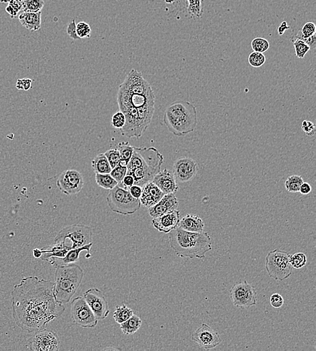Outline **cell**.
<instances>
[{"label": "cell", "mask_w": 316, "mask_h": 351, "mask_svg": "<svg viewBox=\"0 0 316 351\" xmlns=\"http://www.w3.org/2000/svg\"><path fill=\"white\" fill-rule=\"evenodd\" d=\"M54 282L37 276L23 278L11 292L12 316L23 331L29 333L47 328L65 311L55 299Z\"/></svg>", "instance_id": "obj_1"}, {"label": "cell", "mask_w": 316, "mask_h": 351, "mask_svg": "<svg viewBox=\"0 0 316 351\" xmlns=\"http://www.w3.org/2000/svg\"><path fill=\"white\" fill-rule=\"evenodd\" d=\"M163 155L157 149L134 147L133 155L127 165V174L133 176L134 184L143 187L152 182L161 170Z\"/></svg>", "instance_id": "obj_2"}, {"label": "cell", "mask_w": 316, "mask_h": 351, "mask_svg": "<svg viewBox=\"0 0 316 351\" xmlns=\"http://www.w3.org/2000/svg\"><path fill=\"white\" fill-rule=\"evenodd\" d=\"M168 242L178 257L204 259L212 250L208 233H192L177 227L168 233Z\"/></svg>", "instance_id": "obj_3"}, {"label": "cell", "mask_w": 316, "mask_h": 351, "mask_svg": "<svg viewBox=\"0 0 316 351\" xmlns=\"http://www.w3.org/2000/svg\"><path fill=\"white\" fill-rule=\"evenodd\" d=\"M163 122L177 137L193 133L198 125V114L193 104L183 100L173 102L164 113Z\"/></svg>", "instance_id": "obj_4"}, {"label": "cell", "mask_w": 316, "mask_h": 351, "mask_svg": "<svg viewBox=\"0 0 316 351\" xmlns=\"http://www.w3.org/2000/svg\"><path fill=\"white\" fill-rule=\"evenodd\" d=\"M53 293L59 303H69L80 287L84 278V271L75 263L55 267Z\"/></svg>", "instance_id": "obj_5"}, {"label": "cell", "mask_w": 316, "mask_h": 351, "mask_svg": "<svg viewBox=\"0 0 316 351\" xmlns=\"http://www.w3.org/2000/svg\"><path fill=\"white\" fill-rule=\"evenodd\" d=\"M93 230L84 224L68 225L61 229L55 238L54 242L61 244L69 252L93 242Z\"/></svg>", "instance_id": "obj_6"}, {"label": "cell", "mask_w": 316, "mask_h": 351, "mask_svg": "<svg viewBox=\"0 0 316 351\" xmlns=\"http://www.w3.org/2000/svg\"><path fill=\"white\" fill-rule=\"evenodd\" d=\"M107 202L113 212L122 216L133 215L141 207L140 199L132 197L129 191L119 185L110 190Z\"/></svg>", "instance_id": "obj_7"}, {"label": "cell", "mask_w": 316, "mask_h": 351, "mask_svg": "<svg viewBox=\"0 0 316 351\" xmlns=\"http://www.w3.org/2000/svg\"><path fill=\"white\" fill-rule=\"evenodd\" d=\"M266 270L269 277L277 281L288 279L291 276L292 267L290 255L285 251H271L266 257Z\"/></svg>", "instance_id": "obj_8"}, {"label": "cell", "mask_w": 316, "mask_h": 351, "mask_svg": "<svg viewBox=\"0 0 316 351\" xmlns=\"http://www.w3.org/2000/svg\"><path fill=\"white\" fill-rule=\"evenodd\" d=\"M71 318L76 325L83 328H94L99 321L83 297H76L72 301Z\"/></svg>", "instance_id": "obj_9"}, {"label": "cell", "mask_w": 316, "mask_h": 351, "mask_svg": "<svg viewBox=\"0 0 316 351\" xmlns=\"http://www.w3.org/2000/svg\"><path fill=\"white\" fill-rule=\"evenodd\" d=\"M229 294L233 303L237 307L248 308L257 304V291L247 281L234 284L229 291Z\"/></svg>", "instance_id": "obj_10"}, {"label": "cell", "mask_w": 316, "mask_h": 351, "mask_svg": "<svg viewBox=\"0 0 316 351\" xmlns=\"http://www.w3.org/2000/svg\"><path fill=\"white\" fill-rule=\"evenodd\" d=\"M28 340V348L33 351H57L60 346V340L57 334L50 329H44L35 332Z\"/></svg>", "instance_id": "obj_11"}, {"label": "cell", "mask_w": 316, "mask_h": 351, "mask_svg": "<svg viewBox=\"0 0 316 351\" xmlns=\"http://www.w3.org/2000/svg\"><path fill=\"white\" fill-rule=\"evenodd\" d=\"M84 178L80 172L67 170L59 174L57 187L66 195L78 194L84 187Z\"/></svg>", "instance_id": "obj_12"}, {"label": "cell", "mask_w": 316, "mask_h": 351, "mask_svg": "<svg viewBox=\"0 0 316 351\" xmlns=\"http://www.w3.org/2000/svg\"><path fill=\"white\" fill-rule=\"evenodd\" d=\"M83 297L98 320H103L108 316L110 307L101 291L96 288H90L84 293Z\"/></svg>", "instance_id": "obj_13"}, {"label": "cell", "mask_w": 316, "mask_h": 351, "mask_svg": "<svg viewBox=\"0 0 316 351\" xmlns=\"http://www.w3.org/2000/svg\"><path fill=\"white\" fill-rule=\"evenodd\" d=\"M198 171L197 162L189 157L177 159L173 166V173L177 181L187 182L193 180Z\"/></svg>", "instance_id": "obj_14"}, {"label": "cell", "mask_w": 316, "mask_h": 351, "mask_svg": "<svg viewBox=\"0 0 316 351\" xmlns=\"http://www.w3.org/2000/svg\"><path fill=\"white\" fill-rule=\"evenodd\" d=\"M192 339L206 350L216 348L222 342L219 333L206 323H202L201 326L194 332Z\"/></svg>", "instance_id": "obj_15"}, {"label": "cell", "mask_w": 316, "mask_h": 351, "mask_svg": "<svg viewBox=\"0 0 316 351\" xmlns=\"http://www.w3.org/2000/svg\"><path fill=\"white\" fill-rule=\"evenodd\" d=\"M180 219V212L176 210L153 218L152 224L160 233L168 234L178 227Z\"/></svg>", "instance_id": "obj_16"}, {"label": "cell", "mask_w": 316, "mask_h": 351, "mask_svg": "<svg viewBox=\"0 0 316 351\" xmlns=\"http://www.w3.org/2000/svg\"><path fill=\"white\" fill-rule=\"evenodd\" d=\"M162 191L164 195L170 193H176L179 187L176 178H175L172 171L168 169L161 170L159 173L156 174L153 181Z\"/></svg>", "instance_id": "obj_17"}, {"label": "cell", "mask_w": 316, "mask_h": 351, "mask_svg": "<svg viewBox=\"0 0 316 351\" xmlns=\"http://www.w3.org/2000/svg\"><path fill=\"white\" fill-rule=\"evenodd\" d=\"M92 246H93V242L83 246L82 247L70 250L67 253V254L66 255V256L64 257H61V258L51 257V258L48 259L47 261H48L49 264L52 265L53 267L72 264V263L78 262L81 253L83 252H87V255L85 257H86V259H89L91 257V249Z\"/></svg>", "instance_id": "obj_18"}, {"label": "cell", "mask_w": 316, "mask_h": 351, "mask_svg": "<svg viewBox=\"0 0 316 351\" xmlns=\"http://www.w3.org/2000/svg\"><path fill=\"white\" fill-rule=\"evenodd\" d=\"M178 205V199L174 193L165 194L157 204L148 209L149 214L153 218H157L166 213L176 210Z\"/></svg>", "instance_id": "obj_19"}, {"label": "cell", "mask_w": 316, "mask_h": 351, "mask_svg": "<svg viewBox=\"0 0 316 351\" xmlns=\"http://www.w3.org/2000/svg\"><path fill=\"white\" fill-rule=\"evenodd\" d=\"M164 194L153 182L146 183L142 187V195L140 197L141 205L149 209L161 199Z\"/></svg>", "instance_id": "obj_20"}, {"label": "cell", "mask_w": 316, "mask_h": 351, "mask_svg": "<svg viewBox=\"0 0 316 351\" xmlns=\"http://www.w3.org/2000/svg\"><path fill=\"white\" fill-rule=\"evenodd\" d=\"M178 227L192 233H202L204 229V222L197 215L187 214L180 219Z\"/></svg>", "instance_id": "obj_21"}, {"label": "cell", "mask_w": 316, "mask_h": 351, "mask_svg": "<svg viewBox=\"0 0 316 351\" xmlns=\"http://www.w3.org/2000/svg\"><path fill=\"white\" fill-rule=\"evenodd\" d=\"M18 19L23 26L29 31H37L41 27V12H23Z\"/></svg>", "instance_id": "obj_22"}, {"label": "cell", "mask_w": 316, "mask_h": 351, "mask_svg": "<svg viewBox=\"0 0 316 351\" xmlns=\"http://www.w3.org/2000/svg\"><path fill=\"white\" fill-rule=\"evenodd\" d=\"M142 323L140 317L134 314L125 322L121 323L120 329L125 335H132L140 328Z\"/></svg>", "instance_id": "obj_23"}, {"label": "cell", "mask_w": 316, "mask_h": 351, "mask_svg": "<svg viewBox=\"0 0 316 351\" xmlns=\"http://www.w3.org/2000/svg\"><path fill=\"white\" fill-rule=\"evenodd\" d=\"M91 165L94 171L97 174H109L112 170L108 158L104 154L97 155L92 160Z\"/></svg>", "instance_id": "obj_24"}, {"label": "cell", "mask_w": 316, "mask_h": 351, "mask_svg": "<svg viewBox=\"0 0 316 351\" xmlns=\"http://www.w3.org/2000/svg\"><path fill=\"white\" fill-rule=\"evenodd\" d=\"M116 149L120 155L121 164L127 166L133 155L134 146L128 142L122 141L119 142Z\"/></svg>", "instance_id": "obj_25"}, {"label": "cell", "mask_w": 316, "mask_h": 351, "mask_svg": "<svg viewBox=\"0 0 316 351\" xmlns=\"http://www.w3.org/2000/svg\"><path fill=\"white\" fill-rule=\"evenodd\" d=\"M95 180L98 186L106 190H111L118 185V182L109 174L95 173Z\"/></svg>", "instance_id": "obj_26"}, {"label": "cell", "mask_w": 316, "mask_h": 351, "mask_svg": "<svg viewBox=\"0 0 316 351\" xmlns=\"http://www.w3.org/2000/svg\"><path fill=\"white\" fill-rule=\"evenodd\" d=\"M134 315L133 310L127 307L124 303L121 306H117L114 314V319L117 323L121 324L125 322Z\"/></svg>", "instance_id": "obj_27"}, {"label": "cell", "mask_w": 316, "mask_h": 351, "mask_svg": "<svg viewBox=\"0 0 316 351\" xmlns=\"http://www.w3.org/2000/svg\"><path fill=\"white\" fill-rule=\"evenodd\" d=\"M187 2V10L190 16L200 18L203 14L204 6L203 0H186Z\"/></svg>", "instance_id": "obj_28"}, {"label": "cell", "mask_w": 316, "mask_h": 351, "mask_svg": "<svg viewBox=\"0 0 316 351\" xmlns=\"http://www.w3.org/2000/svg\"><path fill=\"white\" fill-rule=\"evenodd\" d=\"M303 182H304V179L302 176L292 175L287 178L285 183V187L288 192L298 193Z\"/></svg>", "instance_id": "obj_29"}, {"label": "cell", "mask_w": 316, "mask_h": 351, "mask_svg": "<svg viewBox=\"0 0 316 351\" xmlns=\"http://www.w3.org/2000/svg\"><path fill=\"white\" fill-rule=\"evenodd\" d=\"M44 6V0H25L24 2H23V12H41Z\"/></svg>", "instance_id": "obj_30"}, {"label": "cell", "mask_w": 316, "mask_h": 351, "mask_svg": "<svg viewBox=\"0 0 316 351\" xmlns=\"http://www.w3.org/2000/svg\"><path fill=\"white\" fill-rule=\"evenodd\" d=\"M251 46L254 52L263 54V53L268 51L269 48H270V44H269L268 40L264 39V38L256 37L251 42Z\"/></svg>", "instance_id": "obj_31"}, {"label": "cell", "mask_w": 316, "mask_h": 351, "mask_svg": "<svg viewBox=\"0 0 316 351\" xmlns=\"http://www.w3.org/2000/svg\"><path fill=\"white\" fill-rule=\"evenodd\" d=\"M290 263L292 268L301 269L304 267L307 263V257L304 253H297L290 255Z\"/></svg>", "instance_id": "obj_32"}, {"label": "cell", "mask_w": 316, "mask_h": 351, "mask_svg": "<svg viewBox=\"0 0 316 351\" xmlns=\"http://www.w3.org/2000/svg\"><path fill=\"white\" fill-rule=\"evenodd\" d=\"M293 46L296 56L300 59H304L305 55L311 50L310 48L304 41L300 39L294 40Z\"/></svg>", "instance_id": "obj_33"}, {"label": "cell", "mask_w": 316, "mask_h": 351, "mask_svg": "<svg viewBox=\"0 0 316 351\" xmlns=\"http://www.w3.org/2000/svg\"><path fill=\"white\" fill-rule=\"evenodd\" d=\"M315 31L316 27L314 23L311 22L305 23L301 31L299 32L298 35L296 36V39H307L315 35Z\"/></svg>", "instance_id": "obj_34"}, {"label": "cell", "mask_w": 316, "mask_h": 351, "mask_svg": "<svg viewBox=\"0 0 316 351\" xmlns=\"http://www.w3.org/2000/svg\"><path fill=\"white\" fill-rule=\"evenodd\" d=\"M248 61L252 67H261L266 63V57L262 53L254 52L249 54Z\"/></svg>", "instance_id": "obj_35"}, {"label": "cell", "mask_w": 316, "mask_h": 351, "mask_svg": "<svg viewBox=\"0 0 316 351\" xmlns=\"http://www.w3.org/2000/svg\"><path fill=\"white\" fill-rule=\"evenodd\" d=\"M104 154L106 155L107 158H108L112 169H114L117 166L120 164V155H119L118 150L117 149H112V150H108Z\"/></svg>", "instance_id": "obj_36"}, {"label": "cell", "mask_w": 316, "mask_h": 351, "mask_svg": "<svg viewBox=\"0 0 316 351\" xmlns=\"http://www.w3.org/2000/svg\"><path fill=\"white\" fill-rule=\"evenodd\" d=\"M127 166L122 165L120 163L113 169L110 174L118 182V184H121L123 178L127 174Z\"/></svg>", "instance_id": "obj_37"}, {"label": "cell", "mask_w": 316, "mask_h": 351, "mask_svg": "<svg viewBox=\"0 0 316 351\" xmlns=\"http://www.w3.org/2000/svg\"><path fill=\"white\" fill-rule=\"evenodd\" d=\"M91 29L90 25L86 22H79L76 25V34L80 39H85L90 37Z\"/></svg>", "instance_id": "obj_38"}, {"label": "cell", "mask_w": 316, "mask_h": 351, "mask_svg": "<svg viewBox=\"0 0 316 351\" xmlns=\"http://www.w3.org/2000/svg\"><path fill=\"white\" fill-rule=\"evenodd\" d=\"M125 117L122 112L119 111L113 115L112 118V126L115 129H121L124 127Z\"/></svg>", "instance_id": "obj_39"}, {"label": "cell", "mask_w": 316, "mask_h": 351, "mask_svg": "<svg viewBox=\"0 0 316 351\" xmlns=\"http://www.w3.org/2000/svg\"><path fill=\"white\" fill-rule=\"evenodd\" d=\"M302 129L303 131L306 134L308 137H312L315 133V126L312 122L308 120H304L302 122Z\"/></svg>", "instance_id": "obj_40"}, {"label": "cell", "mask_w": 316, "mask_h": 351, "mask_svg": "<svg viewBox=\"0 0 316 351\" xmlns=\"http://www.w3.org/2000/svg\"><path fill=\"white\" fill-rule=\"evenodd\" d=\"M270 305L274 308H281L284 305L283 297L279 293H275L270 297Z\"/></svg>", "instance_id": "obj_41"}, {"label": "cell", "mask_w": 316, "mask_h": 351, "mask_svg": "<svg viewBox=\"0 0 316 351\" xmlns=\"http://www.w3.org/2000/svg\"><path fill=\"white\" fill-rule=\"evenodd\" d=\"M32 80L29 78H23L19 79L16 82V87L18 89L28 91L31 88Z\"/></svg>", "instance_id": "obj_42"}, {"label": "cell", "mask_w": 316, "mask_h": 351, "mask_svg": "<svg viewBox=\"0 0 316 351\" xmlns=\"http://www.w3.org/2000/svg\"><path fill=\"white\" fill-rule=\"evenodd\" d=\"M67 33L68 35H69L70 38H72V39H80L76 34V24L75 20H72V22L70 23L69 25H68Z\"/></svg>", "instance_id": "obj_43"}, {"label": "cell", "mask_w": 316, "mask_h": 351, "mask_svg": "<svg viewBox=\"0 0 316 351\" xmlns=\"http://www.w3.org/2000/svg\"><path fill=\"white\" fill-rule=\"evenodd\" d=\"M128 190L129 191V192L132 197L136 198V199H140L141 195H142V187L138 186V185L134 184L132 185V187H130Z\"/></svg>", "instance_id": "obj_44"}, {"label": "cell", "mask_w": 316, "mask_h": 351, "mask_svg": "<svg viewBox=\"0 0 316 351\" xmlns=\"http://www.w3.org/2000/svg\"><path fill=\"white\" fill-rule=\"evenodd\" d=\"M134 182H134L133 176L129 175V174H127V175L125 176V177L123 178L121 184L124 187V189H127L128 190L130 187H132V185L134 184Z\"/></svg>", "instance_id": "obj_45"}, {"label": "cell", "mask_w": 316, "mask_h": 351, "mask_svg": "<svg viewBox=\"0 0 316 351\" xmlns=\"http://www.w3.org/2000/svg\"><path fill=\"white\" fill-rule=\"evenodd\" d=\"M311 185L309 184L308 182H303L302 185L300 186V191L301 194L302 195H308L309 193H311Z\"/></svg>", "instance_id": "obj_46"}, {"label": "cell", "mask_w": 316, "mask_h": 351, "mask_svg": "<svg viewBox=\"0 0 316 351\" xmlns=\"http://www.w3.org/2000/svg\"><path fill=\"white\" fill-rule=\"evenodd\" d=\"M290 27L288 26L287 22L286 21H283V23H281V25H280L278 28V33L279 35H283L284 33H285V32L287 31V30L289 29Z\"/></svg>", "instance_id": "obj_47"}, {"label": "cell", "mask_w": 316, "mask_h": 351, "mask_svg": "<svg viewBox=\"0 0 316 351\" xmlns=\"http://www.w3.org/2000/svg\"><path fill=\"white\" fill-rule=\"evenodd\" d=\"M164 1H165L166 3L172 4L174 2V0H164Z\"/></svg>", "instance_id": "obj_48"}]
</instances>
